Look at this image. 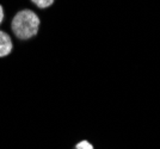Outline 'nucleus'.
<instances>
[{
  "label": "nucleus",
  "instance_id": "f257e3e1",
  "mask_svg": "<svg viewBox=\"0 0 160 149\" xmlns=\"http://www.w3.org/2000/svg\"><path fill=\"white\" fill-rule=\"evenodd\" d=\"M41 19L32 10H22L13 17L12 31L17 38L27 41L38 34Z\"/></svg>",
  "mask_w": 160,
  "mask_h": 149
},
{
  "label": "nucleus",
  "instance_id": "f03ea898",
  "mask_svg": "<svg viewBox=\"0 0 160 149\" xmlns=\"http://www.w3.org/2000/svg\"><path fill=\"white\" fill-rule=\"evenodd\" d=\"M12 49H13V44H12L11 37L6 32L0 31V57L10 55Z\"/></svg>",
  "mask_w": 160,
  "mask_h": 149
},
{
  "label": "nucleus",
  "instance_id": "7ed1b4c3",
  "mask_svg": "<svg viewBox=\"0 0 160 149\" xmlns=\"http://www.w3.org/2000/svg\"><path fill=\"white\" fill-rule=\"evenodd\" d=\"M54 1L55 0H31V2H32L33 5H36V6L38 7V8H48V7H50L52 5L54 4Z\"/></svg>",
  "mask_w": 160,
  "mask_h": 149
},
{
  "label": "nucleus",
  "instance_id": "20e7f679",
  "mask_svg": "<svg viewBox=\"0 0 160 149\" xmlns=\"http://www.w3.org/2000/svg\"><path fill=\"white\" fill-rule=\"evenodd\" d=\"M73 149H94V147L90 141L82 140V141H79V142L77 143Z\"/></svg>",
  "mask_w": 160,
  "mask_h": 149
},
{
  "label": "nucleus",
  "instance_id": "39448f33",
  "mask_svg": "<svg viewBox=\"0 0 160 149\" xmlns=\"http://www.w3.org/2000/svg\"><path fill=\"white\" fill-rule=\"evenodd\" d=\"M2 21H4V8L0 5V24L2 23Z\"/></svg>",
  "mask_w": 160,
  "mask_h": 149
}]
</instances>
